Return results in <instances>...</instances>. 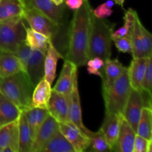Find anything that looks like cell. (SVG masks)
<instances>
[{
    "instance_id": "6da1fadb",
    "label": "cell",
    "mask_w": 152,
    "mask_h": 152,
    "mask_svg": "<svg viewBox=\"0 0 152 152\" xmlns=\"http://www.w3.org/2000/svg\"><path fill=\"white\" fill-rule=\"evenodd\" d=\"M92 9L88 0L75 10L70 23L68 34V50L64 59H68L78 68L87 64L88 58V41L91 30Z\"/></svg>"
},
{
    "instance_id": "7a4b0ae2",
    "label": "cell",
    "mask_w": 152,
    "mask_h": 152,
    "mask_svg": "<svg viewBox=\"0 0 152 152\" xmlns=\"http://www.w3.org/2000/svg\"><path fill=\"white\" fill-rule=\"evenodd\" d=\"M115 24L91 14V30L88 41V58L99 57L103 61L110 59L112 46V33Z\"/></svg>"
},
{
    "instance_id": "3957f363",
    "label": "cell",
    "mask_w": 152,
    "mask_h": 152,
    "mask_svg": "<svg viewBox=\"0 0 152 152\" xmlns=\"http://www.w3.org/2000/svg\"><path fill=\"white\" fill-rule=\"evenodd\" d=\"M34 86L25 71L0 79V91L21 111L31 108V97Z\"/></svg>"
},
{
    "instance_id": "277c9868",
    "label": "cell",
    "mask_w": 152,
    "mask_h": 152,
    "mask_svg": "<svg viewBox=\"0 0 152 152\" xmlns=\"http://www.w3.org/2000/svg\"><path fill=\"white\" fill-rule=\"evenodd\" d=\"M132 89L126 67L122 75L109 88L102 89L105 113L123 115Z\"/></svg>"
},
{
    "instance_id": "5b68a950",
    "label": "cell",
    "mask_w": 152,
    "mask_h": 152,
    "mask_svg": "<svg viewBox=\"0 0 152 152\" xmlns=\"http://www.w3.org/2000/svg\"><path fill=\"white\" fill-rule=\"evenodd\" d=\"M25 39L23 17L0 22V52L15 53L19 43Z\"/></svg>"
},
{
    "instance_id": "8992f818",
    "label": "cell",
    "mask_w": 152,
    "mask_h": 152,
    "mask_svg": "<svg viewBox=\"0 0 152 152\" xmlns=\"http://www.w3.org/2000/svg\"><path fill=\"white\" fill-rule=\"evenodd\" d=\"M22 17L25 22L29 25L30 28L48 37L53 44L56 41L61 30L64 28V25L56 23L47 15L37 9H25Z\"/></svg>"
},
{
    "instance_id": "52a82bcc",
    "label": "cell",
    "mask_w": 152,
    "mask_h": 152,
    "mask_svg": "<svg viewBox=\"0 0 152 152\" xmlns=\"http://www.w3.org/2000/svg\"><path fill=\"white\" fill-rule=\"evenodd\" d=\"M68 106V116L70 121L79 128L86 135L90 136L93 132L89 130L86 127L83 121V114H82L81 102L78 87V72L75 73L73 81L72 90L69 98L67 99Z\"/></svg>"
},
{
    "instance_id": "ba28073f",
    "label": "cell",
    "mask_w": 152,
    "mask_h": 152,
    "mask_svg": "<svg viewBox=\"0 0 152 152\" xmlns=\"http://www.w3.org/2000/svg\"><path fill=\"white\" fill-rule=\"evenodd\" d=\"M27 8H34L42 12L56 23L65 25V9L66 5L62 4L56 5L51 0H24Z\"/></svg>"
},
{
    "instance_id": "9c48e42d",
    "label": "cell",
    "mask_w": 152,
    "mask_h": 152,
    "mask_svg": "<svg viewBox=\"0 0 152 152\" xmlns=\"http://www.w3.org/2000/svg\"><path fill=\"white\" fill-rule=\"evenodd\" d=\"M59 129L76 152L86 151L90 145V137L71 122L59 123Z\"/></svg>"
},
{
    "instance_id": "30bf717a",
    "label": "cell",
    "mask_w": 152,
    "mask_h": 152,
    "mask_svg": "<svg viewBox=\"0 0 152 152\" xmlns=\"http://www.w3.org/2000/svg\"><path fill=\"white\" fill-rule=\"evenodd\" d=\"M46 53L41 50L31 49L25 65V72L35 87L44 78V62Z\"/></svg>"
},
{
    "instance_id": "8fae6325",
    "label": "cell",
    "mask_w": 152,
    "mask_h": 152,
    "mask_svg": "<svg viewBox=\"0 0 152 152\" xmlns=\"http://www.w3.org/2000/svg\"><path fill=\"white\" fill-rule=\"evenodd\" d=\"M57 130L59 123L49 114L34 137L31 152H39Z\"/></svg>"
},
{
    "instance_id": "7c38bea8",
    "label": "cell",
    "mask_w": 152,
    "mask_h": 152,
    "mask_svg": "<svg viewBox=\"0 0 152 152\" xmlns=\"http://www.w3.org/2000/svg\"><path fill=\"white\" fill-rule=\"evenodd\" d=\"M47 110L59 123L71 122L68 116V106L66 98L53 88L48 103Z\"/></svg>"
},
{
    "instance_id": "4fadbf2b",
    "label": "cell",
    "mask_w": 152,
    "mask_h": 152,
    "mask_svg": "<svg viewBox=\"0 0 152 152\" xmlns=\"http://www.w3.org/2000/svg\"><path fill=\"white\" fill-rule=\"evenodd\" d=\"M142 105L140 91L132 88L123 116L137 133V129L142 113Z\"/></svg>"
},
{
    "instance_id": "5bb4252c",
    "label": "cell",
    "mask_w": 152,
    "mask_h": 152,
    "mask_svg": "<svg viewBox=\"0 0 152 152\" xmlns=\"http://www.w3.org/2000/svg\"><path fill=\"white\" fill-rule=\"evenodd\" d=\"M64 60L65 62L60 75L53 89L64 95L67 100L71 95L74 77L78 68L71 61L68 59Z\"/></svg>"
},
{
    "instance_id": "9a60e30c",
    "label": "cell",
    "mask_w": 152,
    "mask_h": 152,
    "mask_svg": "<svg viewBox=\"0 0 152 152\" xmlns=\"http://www.w3.org/2000/svg\"><path fill=\"white\" fill-rule=\"evenodd\" d=\"M137 133L123 115L120 117V131L114 151L133 152L134 143Z\"/></svg>"
},
{
    "instance_id": "2e32d148",
    "label": "cell",
    "mask_w": 152,
    "mask_h": 152,
    "mask_svg": "<svg viewBox=\"0 0 152 152\" xmlns=\"http://www.w3.org/2000/svg\"><path fill=\"white\" fill-rule=\"evenodd\" d=\"M121 116L115 114L105 113L103 123L100 127L112 151H114L117 142Z\"/></svg>"
},
{
    "instance_id": "e0dca14e",
    "label": "cell",
    "mask_w": 152,
    "mask_h": 152,
    "mask_svg": "<svg viewBox=\"0 0 152 152\" xmlns=\"http://www.w3.org/2000/svg\"><path fill=\"white\" fill-rule=\"evenodd\" d=\"M10 147L13 152L19 150V119L0 127V148Z\"/></svg>"
},
{
    "instance_id": "ac0fdd59",
    "label": "cell",
    "mask_w": 152,
    "mask_h": 152,
    "mask_svg": "<svg viewBox=\"0 0 152 152\" xmlns=\"http://www.w3.org/2000/svg\"><path fill=\"white\" fill-rule=\"evenodd\" d=\"M149 58L146 56L133 58L130 65L128 67L129 81L132 88L136 90H140L141 88V83L146 71Z\"/></svg>"
},
{
    "instance_id": "d6986e66",
    "label": "cell",
    "mask_w": 152,
    "mask_h": 152,
    "mask_svg": "<svg viewBox=\"0 0 152 152\" xmlns=\"http://www.w3.org/2000/svg\"><path fill=\"white\" fill-rule=\"evenodd\" d=\"M126 67L117 59H111V58L104 61V65L102 71V89H106L109 88L117 79H118Z\"/></svg>"
},
{
    "instance_id": "ffe728a7",
    "label": "cell",
    "mask_w": 152,
    "mask_h": 152,
    "mask_svg": "<svg viewBox=\"0 0 152 152\" xmlns=\"http://www.w3.org/2000/svg\"><path fill=\"white\" fill-rule=\"evenodd\" d=\"M25 9L24 0H0V22L22 17Z\"/></svg>"
},
{
    "instance_id": "44dd1931",
    "label": "cell",
    "mask_w": 152,
    "mask_h": 152,
    "mask_svg": "<svg viewBox=\"0 0 152 152\" xmlns=\"http://www.w3.org/2000/svg\"><path fill=\"white\" fill-rule=\"evenodd\" d=\"M25 71L24 66L15 53L0 52V79Z\"/></svg>"
},
{
    "instance_id": "7402d4cb",
    "label": "cell",
    "mask_w": 152,
    "mask_h": 152,
    "mask_svg": "<svg viewBox=\"0 0 152 152\" xmlns=\"http://www.w3.org/2000/svg\"><path fill=\"white\" fill-rule=\"evenodd\" d=\"M59 59H64V57L55 47L53 42H50L46 52L44 62V79H45L50 85H52L56 78V65Z\"/></svg>"
},
{
    "instance_id": "603a6c76",
    "label": "cell",
    "mask_w": 152,
    "mask_h": 152,
    "mask_svg": "<svg viewBox=\"0 0 152 152\" xmlns=\"http://www.w3.org/2000/svg\"><path fill=\"white\" fill-rule=\"evenodd\" d=\"M51 90V85L45 79L40 80L34 87L31 97V107L47 109Z\"/></svg>"
},
{
    "instance_id": "cb8c5ba5",
    "label": "cell",
    "mask_w": 152,
    "mask_h": 152,
    "mask_svg": "<svg viewBox=\"0 0 152 152\" xmlns=\"http://www.w3.org/2000/svg\"><path fill=\"white\" fill-rule=\"evenodd\" d=\"M22 111L0 91V127L18 120Z\"/></svg>"
},
{
    "instance_id": "d4e9b609",
    "label": "cell",
    "mask_w": 152,
    "mask_h": 152,
    "mask_svg": "<svg viewBox=\"0 0 152 152\" xmlns=\"http://www.w3.org/2000/svg\"><path fill=\"white\" fill-rule=\"evenodd\" d=\"M22 113L25 114V117H26L28 126L30 127V130H31L33 141H34L37 132L39 129L43 122L45 121L47 116L49 114V112L46 108L31 107L26 111H22Z\"/></svg>"
},
{
    "instance_id": "484cf974",
    "label": "cell",
    "mask_w": 152,
    "mask_h": 152,
    "mask_svg": "<svg viewBox=\"0 0 152 152\" xmlns=\"http://www.w3.org/2000/svg\"><path fill=\"white\" fill-rule=\"evenodd\" d=\"M39 152H76L60 130H57Z\"/></svg>"
},
{
    "instance_id": "4316f807",
    "label": "cell",
    "mask_w": 152,
    "mask_h": 152,
    "mask_svg": "<svg viewBox=\"0 0 152 152\" xmlns=\"http://www.w3.org/2000/svg\"><path fill=\"white\" fill-rule=\"evenodd\" d=\"M25 42L32 49L41 50L46 53L48 48L50 39L44 34L34 31V29L25 25Z\"/></svg>"
},
{
    "instance_id": "83f0119b",
    "label": "cell",
    "mask_w": 152,
    "mask_h": 152,
    "mask_svg": "<svg viewBox=\"0 0 152 152\" xmlns=\"http://www.w3.org/2000/svg\"><path fill=\"white\" fill-rule=\"evenodd\" d=\"M141 22L137 13L134 16L133 25L131 30V40L132 45V56L133 58H139L145 56L143 45H142V32H141Z\"/></svg>"
},
{
    "instance_id": "f1b7e54d",
    "label": "cell",
    "mask_w": 152,
    "mask_h": 152,
    "mask_svg": "<svg viewBox=\"0 0 152 152\" xmlns=\"http://www.w3.org/2000/svg\"><path fill=\"white\" fill-rule=\"evenodd\" d=\"M32 136L25 114L21 113L19 118V150L18 152H31Z\"/></svg>"
},
{
    "instance_id": "f546056e",
    "label": "cell",
    "mask_w": 152,
    "mask_h": 152,
    "mask_svg": "<svg viewBox=\"0 0 152 152\" xmlns=\"http://www.w3.org/2000/svg\"><path fill=\"white\" fill-rule=\"evenodd\" d=\"M137 134L148 140H152V111L150 108H142L137 129Z\"/></svg>"
},
{
    "instance_id": "4dcf8cb0",
    "label": "cell",
    "mask_w": 152,
    "mask_h": 152,
    "mask_svg": "<svg viewBox=\"0 0 152 152\" xmlns=\"http://www.w3.org/2000/svg\"><path fill=\"white\" fill-rule=\"evenodd\" d=\"M89 137H90V145L87 151L96 152L112 151L111 147L107 142L103 132L100 129L97 132H93L89 136Z\"/></svg>"
},
{
    "instance_id": "1f68e13d",
    "label": "cell",
    "mask_w": 152,
    "mask_h": 152,
    "mask_svg": "<svg viewBox=\"0 0 152 152\" xmlns=\"http://www.w3.org/2000/svg\"><path fill=\"white\" fill-rule=\"evenodd\" d=\"M136 13L137 12L132 8L128 9L127 10L125 11V15L124 17H123L125 22L124 25L119 28V29H117V31H113L112 39L123 37L131 32Z\"/></svg>"
},
{
    "instance_id": "d6a6232c",
    "label": "cell",
    "mask_w": 152,
    "mask_h": 152,
    "mask_svg": "<svg viewBox=\"0 0 152 152\" xmlns=\"http://www.w3.org/2000/svg\"><path fill=\"white\" fill-rule=\"evenodd\" d=\"M116 48L120 52L132 54V45L131 40V32L123 37L112 39Z\"/></svg>"
},
{
    "instance_id": "836d02e7",
    "label": "cell",
    "mask_w": 152,
    "mask_h": 152,
    "mask_svg": "<svg viewBox=\"0 0 152 152\" xmlns=\"http://www.w3.org/2000/svg\"><path fill=\"white\" fill-rule=\"evenodd\" d=\"M114 1L112 0H108L96 7L94 10H92L94 15L99 19H105L111 16L113 13L112 7L114 6Z\"/></svg>"
},
{
    "instance_id": "e575fe53",
    "label": "cell",
    "mask_w": 152,
    "mask_h": 152,
    "mask_svg": "<svg viewBox=\"0 0 152 152\" xmlns=\"http://www.w3.org/2000/svg\"><path fill=\"white\" fill-rule=\"evenodd\" d=\"M87 71L89 74L102 77V71L104 65V61L99 57H94L88 60Z\"/></svg>"
},
{
    "instance_id": "d590c367",
    "label": "cell",
    "mask_w": 152,
    "mask_h": 152,
    "mask_svg": "<svg viewBox=\"0 0 152 152\" xmlns=\"http://www.w3.org/2000/svg\"><path fill=\"white\" fill-rule=\"evenodd\" d=\"M152 140H148L140 135L136 134L134 143L133 152H151Z\"/></svg>"
},
{
    "instance_id": "8d00e7d4",
    "label": "cell",
    "mask_w": 152,
    "mask_h": 152,
    "mask_svg": "<svg viewBox=\"0 0 152 152\" xmlns=\"http://www.w3.org/2000/svg\"><path fill=\"white\" fill-rule=\"evenodd\" d=\"M141 88L151 92L152 89V56L149 58L146 71L141 83Z\"/></svg>"
},
{
    "instance_id": "74e56055",
    "label": "cell",
    "mask_w": 152,
    "mask_h": 152,
    "mask_svg": "<svg viewBox=\"0 0 152 152\" xmlns=\"http://www.w3.org/2000/svg\"><path fill=\"white\" fill-rule=\"evenodd\" d=\"M138 91H139L140 94L142 108H147L151 109L152 96L151 92L148 91H145L142 88H140Z\"/></svg>"
},
{
    "instance_id": "f35d334b",
    "label": "cell",
    "mask_w": 152,
    "mask_h": 152,
    "mask_svg": "<svg viewBox=\"0 0 152 152\" xmlns=\"http://www.w3.org/2000/svg\"><path fill=\"white\" fill-rule=\"evenodd\" d=\"M83 4V0H65V5L69 9L76 10Z\"/></svg>"
},
{
    "instance_id": "ab89813d",
    "label": "cell",
    "mask_w": 152,
    "mask_h": 152,
    "mask_svg": "<svg viewBox=\"0 0 152 152\" xmlns=\"http://www.w3.org/2000/svg\"><path fill=\"white\" fill-rule=\"evenodd\" d=\"M115 4H118V5L121 6V7H123V4H124L125 0H112Z\"/></svg>"
},
{
    "instance_id": "60d3db41",
    "label": "cell",
    "mask_w": 152,
    "mask_h": 152,
    "mask_svg": "<svg viewBox=\"0 0 152 152\" xmlns=\"http://www.w3.org/2000/svg\"><path fill=\"white\" fill-rule=\"evenodd\" d=\"M51 1L56 5H61L65 2V0H51Z\"/></svg>"
},
{
    "instance_id": "b9f144b4",
    "label": "cell",
    "mask_w": 152,
    "mask_h": 152,
    "mask_svg": "<svg viewBox=\"0 0 152 152\" xmlns=\"http://www.w3.org/2000/svg\"><path fill=\"white\" fill-rule=\"evenodd\" d=\"M0 152H2V148H0Z\"/></svg>"
}]
</instances>
